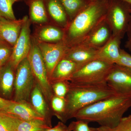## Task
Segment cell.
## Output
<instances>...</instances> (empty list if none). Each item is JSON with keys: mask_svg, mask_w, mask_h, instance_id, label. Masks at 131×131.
Here are the masks:
<instances>
[{"mask_svg": "<svg viewBox=\"0 0 131 131\" xmlns=\"http://www.w3.org/2000/svg\"><path fill=\"white\" fill-rule=\"evenodd\" d=\"M130 107L131 97L116 95L82 108L74 118L112 128L119 123L124 113Z\"/></svg>", "mask_w": 131, "mask_h": 131, "instance_id": "cell-1", "label": "cell"}, {"mask_svg": "<svg viewBox=\"0 0 131 131\" xmlns=\"http://www.w3.org/2000/svg\"><path fill=\"white\" fill-rule=\"evenodd\" d=\"M108 0H94L69 22L64 42L69 47L80 44L105 18Z\"/></svg>", "mask_w": 131, "mask_h": 131, "instance_id": "cell-2", "label": "cell"}, {"mask_svg": "<svg viewBox=\"0 0 131 131\" xmlns=\"http://www.w3.org/2000/svg\"><path fill=\"white\" fill-rule=\"evenodd\" d=\"M69 83V90L65 97V122L74 118L76 114L82 108L116 95L107 85L92 86L74 84L70 82Z\"/></svg>", "mask_w": 131, "mask_h": 131, "instance_id": "cell-3", "label": "cell"}, {"mask_svg": "<svg viewBox=\"0 0 131 131\" xmlns=\"http://www.w3.org/2000/svg\"><path fill=\"white\" fill-rule=\"evenodd\" d=\"M113 65L100 59H94L79 68L68 81L82 85H107V77Z\"/></svg>", "mask_w": 131, "mask_h": 131, "instance_id": "cell-4", "label": "cell"}, {"mask_svg": "<svg viewBox=\"0 0 131 131\" xmlns=\"http://www.w3.org/2000/svg\"><path fill=\"white\" fill-rule=\"evenodd\" d=\"M131 16V6L122 0H108L105 19L113 36L122 39L126 33Z\"/></svg>", "mask_w": 131, "mask_h": 131, "instance_id": "cell-5", "label": "cell"}, {"mask_svg": "<svg viewBox=\"0 0 131 131\" xmlns=\"http://www.w3.org/2000/svg\"><path fill=\"white\" fill-rule=\"evenodd\" d=\"M27 58L35 81L42 90L46 100L50 102L54 93L42 54L37 41L32 36L30 50Z\"/></svg>", "mask_w": 131, "mask_h": 131, "instance_id": "cell-6", "label": "cell"}, {"mask_svg": "<svg viewBox=\"0 0 131 131\" xmlns=\"http://www.w3.org/2000/svg\"><path fill=\"white\" fill-rule=\"evenodd\" d=\"M35 81L28 59L21 61L15 70L14 101H27L34 87Z\"/></svg>", "mask_w": 131, "mask_h": 131, "instance_id": "cell-7", "label": "cell"}, {"mask_svg": "<svg viewBox=\"0 0 131 131\" xmlns=\"http://www.w3.org/2000/svg\"><path fill=\"white\" fill-rule=\"evenodd\" d=\"M108 87L117 95L131 97V69L115 64L106 78Z\"/></svg>", "mask_w": 131, "mask_h": 131, "instance_id": "cell-8", "label": "cell"}, {"mask_svg": "<svg viewBox=\"0 0 131 131\" xmlns=\"http://www.w3.org/2000/svg\"><path fill=\"white\" fill-rule=\"evenodd\" d=\"M31 24L27 15L22 26L18 38L13 47L12 55L8 62L15 70L20 63L28 56L30 50L32 38L30 26Z\"/></svg>", "mask_w": 131, "mask_h": 131, "instance_id": "cell-9", "label": "cell"}, {"mask_svg": "<svg viewBox=\"0 0 131 131\" xmlns=\"http://www.w3.org/2000/svg\"><path fill=\"white\" fill-rule=\"evenodd\" d=\"M37 42L45 64L49 80L54 68L64 57L68 47L64 41L57 43Z\"/></svg>", "mask_w": 131, "mask_h": 131, "instance_id": "cell-10", "label": "cell"}, {"mask_svg": "<svg viewBox=\"0 0 131 131\" xmlns=\"http://www.w3.org/2000/svg\"><path fill=\"white\" fill-rule=\"evenodd\" d=\"M112 36V29L105 18L79 45L98 50L104 46Z\"/></svg>", "mask_w": 131, "mask_h": 131, "instance_id": "cell-11", "label": "cell"}, {"mask_svg": "<svg viewBox=\"0 0 131 131\" xmlns=\"http://www.w3.org/2000/svg\"><path fill=\"white\" fill-rule=\"evenodd\" d=\"M65 30L53 24L35 26L32 36L39 42L57 43L64 40Z\"/></svg>", "mask_w": 131, "mask_h": 131, "instance_id": "cell-12", "label": "cell"}, {"mask_svg": "<svg viewBox=\"0 0 131 131\" xmlns=\"http://www.w3.org/2000/svg\"><path fill=\"white\" fill-rule=\"evenodd\" d=\"M27 16L15 20L0 16V37L13 47L18 38Z\"/></svg>", "mask_w": 131, "mask_h": 131, "instance_id": "cell-13", "label": "cell"}, {"mask_svg": "<svg viewBox=\"0 0 131 131\" xmlns=\"http://www.w3.org/2000/svg\"><path fill=\"white\" fill-rule=\"evenodd\" d=\"M2 112L10 115L21 120L39 119L46 121L44 117L35 110L31 104L26 101H12L8 107Z\"/></svg>", "mask_w": 131, "mask_h": 131, "instance_id": "cell-14", "label": "cell"}, {"mask_svg": "<svg viewBox=\"0 0 131 131\" xmlns=\"http://www.w3.org/2000/svg\"><path fill=\"white\" fill-rule=\"evenodd\" d=\"M50 24L65 29L70 22L68 15L59 0H45Z\"/></svg>", "mask_w": 131, "mask_h": 131, "instance_id": "cell-15", "label": "cell"}, {"mask_svg": "<svg viewBox=\"0 0 131 131\" xmlns=\"http://www.w3.org/2000/svg\"><path fill=\"white\" fill-rule=\"evenodd\" d=\"M98 50L78 45L68 48L64 58L73 61L79 68L89 62L97 59Z\"/></svg>", "mask_w": 131, "mask_h": 131, "instance_id": "cell-16", "label": "cell"}, {"mask_svg": "<svg viewBox=\"0 0 131 131\" xmlns=\"http://www.w3.org/2000/svg\"><path fill=\"white\" fill-rule=\"evenodd\" d=\"M121 40L119 38L112 36L104 46L98 49L97 59L112 64H117L120 57Z\"/></svg>", "mask_w": 131, "mask_h": 131, "instance_id": "cell-17", "label": "cell"}, {"mask_svg": "<svg viewBox=\"0 0 131 131\" xmlns=\"http://www.w3.org/2000/svg\"><path fill=\"white\" fill-rule=\"evenodd\" d=\"M29 8V18L32 24L36 25L49 24L45 0H24Z\"/></svg>", "mask_w": 131, "mask_h": 131, "instance_id": "cell-18", "label": "cell"}, {"mask_svg": "<svg viewBox=\"0 0 131 131\" xmlns=\"http://www.w3.org/2000/svg\"><path fill=\"white\" fill-rule=\"evenodd\" d=\"M78 69L79 67L76 64L64 57L54 68L49 82L51 84L59 81H68Z\"/></svg>", "mask_w": 131, "mask_h": 131, "instance_id": "cell-19", "label": "cell"}, {"mask_svg": "<svg viewBox=\"0 0 131 131\" xmlns=\"http://www.w3.org/2000/svg\"><path fill=\"white\" fill-rule=\"evenodd\" d=\"M15 70L9 62L0 71V93L5 97L11 95L14 86Z\"/></svg>", "mask_w": 131, "mask_h": 131, "instance_id": "cell-20", "label": "cell"}, {"mask_svg": "<svg viewBox=\"0 0 131 131\" xmlns=\"http://www.w3.org/2000/svg\"><path fill=\"white\" fill-rule=\"evenodd\" d=\"M30 98L33 107L38 113L44 117L49 126L52 127L50 117L49 115L45 98L42 90L37 83L34 87Z\"/></svg>", "mask_w": 131, "mask_h": 131, "instance_id": "cell-21", "label": "cell"}, {"mask_svg": "<svg viewBox=\"0 0 131 131\" xmlns=\"http://www.w3.org/2000/svg\"><path fill=\"white\" fill-rule=\"evenodd\" d=\"M65 9L70 22L89 5L90 0H59Z\"/></svg>", "mask_w": 131, "mask_h": 131, "instance_id": "cell-22", "label": "cell"}, {"mask_svg": "<svg viewBox=\"0 0 131 131\" xmlns=\"http://www.w3.org/2000/svg\"><path fill=\"white\" fill-rule=\"evenodd\" d=\"M47 122L42 120H21L16 131H42L50 128Z\"/></svg>", "mask_w": 131, "mask_h": 131, "instance_id": "cell-23", "label": "cell"}, {"mask_svg": "<svg viewBox=\"0 0 131 131\" xmlns=\"http://www.w3.org/2000/svg\"><path fill=\"white\" fill-rule=\"evenodd\" d=\"M21 120L10 115L0 112V131H16Z\"/></svg>", "mask_w": 131, "mask_h": 131, "instance_id": "cell-24", "label": "cell"}, {"mask_svg": "<svg viewBox=\"0 0 131 131\" xmlns=\"http://www.w3.org/2000/svg\"><path fill=\"white\" fill-rule=\"evenodd\" d=\"M52 109L54 114L61 121L65 123V116L66 102L65 98H62L54 95L50 101Z\"/></svg>", "mask_w": 131, "mask_h": 131, "instance_id": "cell-25", "label": "cell"}, {"mask_svg": "<svg viewBox=\"0 0 131 131\" xmlns=\"http://www.w3.org/2000/svg\"><path fill=\"white\" fill-rule=\"evenodd\" d=\"M24 0H0V16L10 19H16L13 10V5Z\"/></svg>", "mask_w": 131, "mask_h": 131, "instance_id": "cell-26", "label": "cell"}, {"mask_svg": "<svg viewBox=\"0 0 131 131\" xmlns=\"http://www.w3.org/2000/svg\"><path fill=\"white\" fill-rule=\"evenodd\" d=\"M96 129V131H131V115L123 117L119 123L114 127L100 126Z\"/></svg>", "mask_w": 131, "mask_h": 131, "instance_id": "cell-27", "label": "cell"}, {"mask_svg": "<svg viewBox=\"0 0 131 131\" xmlns=\"http://www.w3.org/2000/svg\"><path fill=\"white\" fill-rule=\"evenodd\" d=\"M54 95L65 98L70 89L69 82L68 81H59L51 84Z\"/></svg>", "mask_w": 131, "mask_h": 131, "instance_id": "cell-28", "label": "cell"}, {"mask_svg": "<svg viewBox=\"0 0 131 131\" xmlns=\"http://www.w3.org/2000/svg\"><path fill=\"white\" fill-rule=\"evenodd\" d=\"M13 47L0 37V62L6 64L12 55Z\"/></svg>", "mask_w": 131, "mask_h": 131, "instance_id": "cell-29", "label": "cell"}, {"mask_svg": "<svg viewBox=\"0 0 131 131\" xmlns=\"http://www.w3.org/2000/svg\"><path fill=\"white\" fill-rule=\"evenodd\" d=\"M117 64L131 69V55L124 49H121L120 57Z\"/></svg>", "mask_w": 131, "mask_h": 131, "instance_id": "cell-30", "label": "cell"}, {"mask_svg": "<svg viewBox=\"0 0 131 131\" xmlns=\"http://www.w3.org/2000/svg\"><path fill=\"white\" fill-rule=\"evenodd\" d=\"M72 131H90V127L89 126V123L82 120H77V121L71 122Z\"/></svg>", "mask_w": 131, "mask_h": 131, "instance_id": "cell-31", "label": "cell"}, {"mask_svg": "<svg viewBox=\"0 0 131 131\" xmlns=\"http://www.w3.org/2000/svg\"><path fill=\"white\" fill-rule=\"evenodd\" d=\"M126 34H127V40L126 42L125 47L129 51L131 52V16Z\"/></svg>", "mask_w": 131, "mask_h": 131, "instance_id": "cell-32", "label": "cell"}, {"mask_svg": "<svg viewBox=\"0 0 131 131\" xmlns=\"http://www.w3.org/2000/svg\"><path fill=\"white\" fill-rule=\"evenodd\" d=\"M68 126H66L64 123L59 122L57 125L53 127H50L44 131H66Z\"/></svg>", "mask_w": 131, "mask_h": 131, "instance_id": "cell-33", "label": "cell"}, {"mask_svg": "<svg viewBox=\"0 0 131 131\" xmlns=\"http://www.w3.org/2000/svg\"><path fill=\"white\" fill-rule=\"evenodd\" d=\"M12 101L8 100L0 96V112H3L9 105Z\"/></svg>", "mask_w": 131, "mask_h": 131, "instance_id": "cell-34", "label": "cell"}, {"mask_svg": "<svg viewBox=\"0 0 131 131\" xmlns=\"http://www.w3.org/2000/svg\"><path fill=\"white\" fill-rule=\"evenodd\" d=\"M66 131H72V124L71 123L68 126V129Z\"/></svg>", "mask_w": 131, "mask_h": 131, "instance_id": "cell-35", "label": "cell"}, {"mask_svg": "<svg viewBox=\"0 0 131 131\" xmlns=\"http://www.w3.org/2000/svg\"><path fill=\"white\" fill-rule=\"evenodd\" d=\"M5 64L2 63L0 62V71L2 69L3 66L5 65Z\"/></svg>", "mask_w": 131, "mask_h": 131, "instance_id": "cell-36", "label": "cell"}, {"mask_svg": "<svg viewBox=\"0 0 131 131\" xmlns=\"http://www.w3.org/2000/svg\"><path fill=\"white\" fill-rule=\"evenodd\" d=\"M122 1H124L128 3L131 6V0H122Z\"/></svg>", "mask_w": 131, "mask_h": 131, "instance_id": "cell-37", "label": "cell"}, {"mask_svg": "<svg viewBox=\"0 0 131 131\" xmlns=\"http://www.w3.org/2000/svg\"><path fill=\"white\" fill-rule=\"evenodd\" d=\"M90 131H96V128H94V127H90Z\"/></svg>", "mask_w": 131, "mask_h": 131, "instance_id": "cell-38", "label": "cell"}, {"mask_svg": "<svg viewBox=\"0 0 131 131\" xmlns=\"http://www.w3.org/2000/svg\"><path fill=\"white\" fill-rule=\"evenodd\" d=\"M90 1H94V0H90Z\"/></svg>", "mask_w": 131, "mask_h": 131, "instance_id": "cell-39", "label": "cell"}, {"mask_svg": "<svg viewBox=\"0 0 131 131\" xmlns=\"http://www.w3.org/2000/svg\"></svg>", "mask_w": 131, "mask_h": 131, "instance_id": "cell-40", "label": "cell"}]
</instances>
